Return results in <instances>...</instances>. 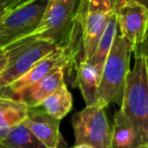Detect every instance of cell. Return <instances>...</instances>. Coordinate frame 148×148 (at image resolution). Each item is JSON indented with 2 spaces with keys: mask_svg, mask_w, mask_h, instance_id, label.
<instances>
[{
  "mask_svg": "<svg viewBox=\"0 0 148 148\" xmlns=\"http://www.w3.org/2000/svg\"><path fill=\"white\" fill-rule=\"evenodd\" d=\"M118 0H80L64 51L73 69L81 62H89L97 45L115 13Z\"/></svg>",
  "mask_w": 148,
  "mask_h": 148,
  "instance_id": "obj_1",
  "label": "cell"
},
{
  "mask_svg": "<svg viewBox=\"0 0 148 148\" xmlns=\"http://www.w3.org/2000/svg\"><path fill=\"white\" fill-rule=\"evenodd\" d=\"M6 64H7V59H6L5 53H4L3 51H0V98L19 100V98L12 92V90L10 89V87L4 85L1 80V75H2V73H3V71L5 70Z\"/></svg>",
  "mask_w": 148,
  "mask_h": 148,
  "instance_id": "obj_18",
  "label": "cell"
},
{
  "mask_svg": "<svg viewBox=\"0 0 148 148\" xmlns=\"http://www.w3.org/2000/svg\"><path fill=\"white\" fill-rule=\"evenodd\" d=\"M134 55L141 56L148 62V24L142 41L134 47Z\"/></svg>",
  "mask_w": 148,
  "mask_h": 148,
  "instance_id": "obj_19",
  "label": "cell"
},
{
  "mask_svg": "<svg viewBox=\"0 0 148 148\" xmlns=\"http://www.w3.org/2000/svg\"><path fill=\"white\" fill-rule=\"evenodd\" d=\"M53 42L35 35L15 41L3 49L7 64L1 75L4 85L9 86L28 73L38 62L57 51Z\"/></svg>",
  "mask_w": 148,
  "mask_h": 148,
  "instance_id": "obj_4",
  "label": "cell"
},
{
  "mask_svg": "<svg viewBox=\"0 0 148 148\" xmlns=\"http://www.w3.org/2000/svg\"><path fill=\"white\" fill-rule=\"evenodd\" d=\"M117 31H118V23H117L116 14L114 13L112 15V17L110 18L99 42H97L92 57L88 62L89 64H92L101 73V71H103L104 64H105L106 59H107L108 55H109L113 41H114V38L117 34Z\"/></svg>",
  "mask_w": 148,
  "mask_h": 148,
  "instance_id": "obj_17",
  "label": "cell"
},
{
  "mask_svg": "<svg viewBox=\"0 0 148 148\" xmlns=\"http://www.w3.org/2000/svg\"><path fill=\"white\" fill-rule=\"evenodd\" d=\"M58 70H64L65 72L69 71L70 73V59L66 51L62 49H58L57 51L38 62L28 73L10 84L9 87L19 98L20 94L24 91Z\"/></svg>",
  "mask_w": 148,
  "mask_h": 148,
  "instance_id": "obj_9",
  "label": "cell"
},
{
  "mask_svg": "<svg viewBox=\"0 0 148 148\" xmlns=\"http://www.w3.org/2000/svg\"><path fill=\"white\" fill-rule=\"evenodd\" d=\"M4 13H3V9H2V7L0 6V20H1V18L3 17Z\"/></svg>",
  "mask_w": 148,
  "mask_h": 148,
  "instance_id": "obj_24",
  "label": "cell"
},
{
  "mask_svg": "<svg viewBox=\"0 0 148 148\" xmlns=\"http://www.w3.org/2000/svg\"><path fill=\"white\" fill-rule=\"evenodd\" d=\"M73 98L66 83H63L53 94L46 98L40 107L52 117L62 120L72 109Z\"/></svg>",
  "mask_w": 148,
  "mask_h": 148,
  "instance_id": "obj_15",
  "label": "cell"
},
{
  "mask_svg": "<svg viewBox=\"0 0 148 148\" xmlns=\"http://www.w3.org/2000/svg\"><path fill=\"white\" fill-rule=\"evenodd\" d=\"M144 146L138 133L118 110L115 113L114 124L112 125L111 148H142Z\"/></svg>",
  "mask_w": 148,
  "mask_h": 148,
  "instance_id": "obj_13",
  "label": "cell"
},
{
  "mask_svg": "<svg viewBox=\"0 0 148 148\" xmlns=\"http://www.w3.org/2000/svg\"><path fill=\"white\" fill-rule=\"evenodd\" d=\"M107 108L99 104L86 106L72 116L75 144L92 148H111L112 125L107 117Z\"/></svg>",
  "mask_w": 148,
  "mask_h": 148,
  "instance_id": "obj_6",
  "label": "cell"
},
{
  "mask_svg": "<svg viewBox=\"0 0 148 148\" xmlns=\"http://www.w3.org/2000/svg\"><path fill=\"white\" fill-rule=\"evenodd\" d=\"M28 107L19 100L0 98V138L12 127L24 123L28 117Z\"/></svg>",
  "mask_w": 148,
  "mask_h": 148,
  "instance_id": "obj_14",
  "label": "cell"
},
{
  "mask_svg": "<svg viewBox=\"0 0 148 148\" xmlns=\"http://www.w3.org/2000/svg\"><path fill=\"white\" fill-rule=\"evenodd\" d=\"M142 148H148V145H147V146H144V147H142Z\"/></svg>",
  "mask_w": 148,
  "mask_h": 148,
  "instance_id": "obj_25",
  "label": "cell"
},
{
  "mask_svg": "<svg viewBox=\"0 0 148 148\" xmlns=\"http://www.w3.org/2000/svg\"><path fill=\"white\" fill-rule=\"evenodd\" d=\"M71 148H92V147H90L89 145H86V144H75L74 146H72Z\"/></svg>",
  "mask_w": 148,
  "mask_h": 148,
  "instance_id": "obj_23",
  "label": "cell"
},
{
  "mask_svg": "<svg viewBox=\"0 0 148 148\" xmlns=\"http://www.w3.org/2000/svg\"><path fill=\"white\" fill-rule=\"evenodd\" d=\"M47 4L48 0H37L4 14L0 20V51L33 34L41 22Z\"/></svg>",
  "mask_w": 148,
  "mask_h": 148,
  "instance_id": "obj_7",
  "label": "cell"
},
{
  "mask_svg": "<svg viewBox=\"0 0 148 148\" xmlns=\"http://www.w3.org/2000/svg\"><path fill=\"white\" fill-rule=\"evenodd\" d=\"M65 71L58 70L49 75L45 79L31 86L20 94V101L24 102L28 108L40 107L46 98L53 94L64 82Z\"/></svg>",
  "mask_w": 148,
  "mask_h": 148,
  "instance_id": "obj_11",
  "label": "cell"
},
{
  "mask_svg": "<svg viewBox=\"0 0 148 148\" xmlns=\"http://www.w3.org/2000/svg\"><path fill=\"white\" fill-rule=\"evenodd\" d=\"M0 148H46V146L24 123H20L0 138Z\"/></svg>",
  "mask_w": 148,
  "mask_h": 148,
  "instance_id": "obj_16",
  "label": "cell"
},
{
  "mask_svg": "<svg viewBox=\"0 0 148 148\" xmlns=\"http://www.w3.org/2000/svg\"><path fill=\"white\" fill-rule=\"evenodd\" d=\"M133 53L134 45L127 40L118 29L101 71L97 104L105 108L110 104L121 106Z\"/></svg>",
  "mask_w": 148,
  "mask_h": 148,
  "instance_id": "obj_2",
  "label": "cell"
},
{
  "mask_svg": "<svg viewBox=\"0 0 148 148\" xmlns=\"http://www.w3.org/2000/svg\"><path fill=\"white\" fill-rule=\"evenodd\" d=\"M79 1L80 0H48L41 22L31 35L47 39L58 49H64L69 40Z\"/></svg>",
  "mask_w": 148,
  "mask_h": 148,
  "instance_id": "obj_5",
  "label": "cell"
},
{
  "mask_svg": "<svg viewBox=\"0 0 148 148\" xmlns=\"http://www.w3.org/2000/svg\"><path fill=\"white\" fill-rule=\"evenodd\" d=\"M37 1V0H14L10 5H8L7 7L4 9V14L8 13V12L12 11L14 9H17L19 7H24V6L28 5V4H31L33 2Z\"/></svg>",
  "mask_w": 148,
  "mask_h": 148,
  "instance_id": "obj_20",
  "label": "cell"
},
{
  "mask_svg": "<svg viewBox=\"0 0 148 148\" xmlns=\"http://www.w3.org/2000/svg\"><path fill=\"white\" fill-rule=\"evenodd\" d=\"M133 69L126 79L124 96L120 111L127 122L148 145V70L147 62L141 56H135Z\"/></svg>",
  "mask_w": 148,
  "mask_h": 148,
  "instance_id": "obj_3",
  "label": "cell"
},
{
  "mask_svg": "<svg viewBox=\"0 0 148 148\" xmlns=\"http://www.w3.org/2000/svg\"><path fill=\"white\" fill-rule=\"evenodd\" d=\"M101 73L88 62H81L75 69V85L79 88L86 106L97 103Z\"/></svg>",
  "mask_w": 148,
  "mask_h": 148,
  "instance_id": "obj_12",
  "label": "cell"
},
{
  "mask_svg": "<svg viewBox=\"0 0 148 148\" xmlns=\"http://www.w3.org/2000/svg\"><path fill=\"white\" fill-rule=\"evenodd\" d=\"M61 120L48 115L41 107L28 108L24 124L46 148H63L65 145L60 132Z\"/></svg>",
  "mask_w": 148,
  "mask_h": 148,
  "instance_id": "obj_10",
  "label": "cell"
},
{
  "mask_svg": "<svg viewBox=\"0 0 148 148\" xmlns=\"http://www.w3.org/2000/svg\"><path fill=\"white\" fill-rule=\"evenodd\" d=\"M118 29L133 45L142 41L148 24V9L133 0H118L115 7Z\"/></svg>",
  "mask_w": 148,
  "mask_h": 148,
  "instance_id": "obj_8",
  "label": "cell"
},
{
  "mask_svg": "<svg viewBox=\"0 0 148 148\" xmlns=\"http://www.w3.org/2000/svg\"><path fill=\"white\" fill-rule=\"evenodd\" d=\"M13 1L14 0H0V6H1L2 9H3V13H4V9H5L8 5H10Z\"/></svg>",
  "mask_w": 148,
  "mask_h": 148,
  "instance_id": "obj_21",
  "label": "cell"
},
{
  "mask_svg": "<svg viewBox=\"0 0 148 148\" xmlns=\"http://www.w3.org/2000/svg\"><path fill=\"white\" fill-rule=\"evenodd\" d=\"M133 1H136V2H138V3L142 4L143 6H145L148 9V0H133Z\"/></svg>",
  "mask_w": 148,
  "mask_h": 148,
  "instance_id": "obj_22",
  "label": "cell"
},
{
  "mask_svg": "<svg viewBox=\"0 0 148 148\" xmlns=\"http://www.w3.org/2000/svg\"><path fill=\"white\" fill-rule=\"evenodd\" d=\"M146 62H147V60H146ZM147 70H148V62H147Z\"/></svg>",
  "mask_w": 148,
  "mask_h": 148,
  "instance_id": "obj_26",
  "label": "cell"
}]
</instances>
